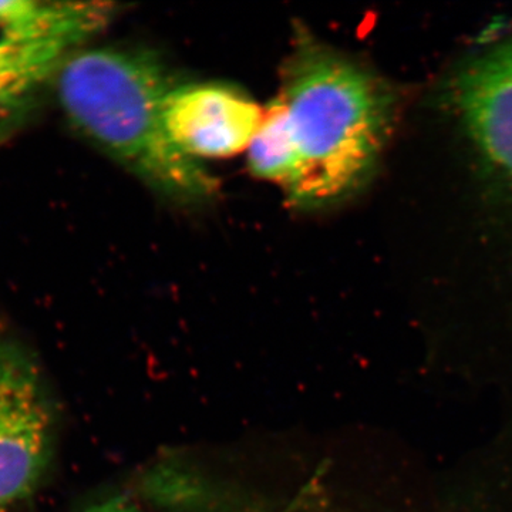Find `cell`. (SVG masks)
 I'll list each match as a JSON object with an SVG mask.
<instances>
[{"label": "cell", "instance_id": "1", "mask_svg": "<svg viewBox=\"0 0 512 512\" xmlns=\"http://www.w3.org/2000/svg\"><path fill=\"white\" fill-rule=\"evenodd\" d=\"M55 80L60 106L80 133L150 190L181 205H202L218 194L210 171L181 153L165 127V100L178 80L160 57L83 47Z\"/></svg>", "mask_w": 512, "mask_h": 512}, {"label": "cell", "instance_id": "2", "mask_svg": "<svg viewBox=\"0 0 512 512\" xmlns=\"http://www.w3.org/2000/svg\"><path fill=\"white\" fill-rule=\"evenodd\" d=\"M276 97L284 104L299 158L289 201L319 210L359 190L389 133L392 97L384 84L355 60L298 32Z\"/></svg>", "mask_w": 512, "mask_h": 512}, {"label": "cell", "instance_id": "3", "mask_svg": "<svg viewBox=\"0 0 512 512\" xmlns=\"http://www.w3.org/2000/svg\"><path fill=\"white\" fill-rule=\"evenodd\" d=\"M116 13L114 3L0 0V111L55 80Z\"/></svg>", "mask_w": 512, "mask_h": 512}, {"label": "cell", "instance_id": "4", "mask_svg": "<svg viewBox=\"0 0 512 512\" xmlns=\"http://www.w3.org/2000/svg\"><path fill=\"white\" fill-rule=\"evenodd\" d=\"M55 441V403L35 356L0 339V511L36 493Z\"/></svg>", "mask_w": 512, "mask_h": 512}, {"label": "cell", "instance_id": "5", "mask_svg": "<svg viewBox=\"0 0 512 512\" xmlns=\"http://www.w3.org/2000/svg\"><path fill=\"white\" fill-rule=\"evenodd\" d=\"M262 114L264 107L247 94L214 82H178L164 106L175 147L198 163L247 153Z\"/></svg>", "mask_w": 512, "mask_h": 512}, {"label": "cell", "instance_id": "6", "mask_svg": "<svg viewBox=\"0 0 512 512\" xmlns=\"http://www.w3.org/2000/svg\"><path fill=\"white\" fill-rule=\"evenodd\" d=\"M451 96L468 136L512 177V40L467 62L454 79Z\"/></svg>", "mask_w": 512, "mask_h": 512}, {"label": "cell", "instance_id": "7", "mask_svg": "<svg viewBox=\"0 0 512 512\" xmlns=\"http://www.w3.org/2000/svg\"><path fill=\"white\" fill-rule=\"evenodd\" d=\"M247 156L252 174L279 185L289 194L298 180L299 158L284 104L278 97L264 107Z\"/></svg>", "mask_w": 512, "mask_h": 512}, {"label": "cell", "instance_id": "8", "mask_svg": "<svg viewBox=\"0 0 512 512\" xmlns=\"http://www.w3.org/2000/svg\"><path fill=\"white\" fill-rule=\"evenodd\" d=\"M84 512H141L138 510L136 505L127 501L126 498H113V500L106 501V503H101L94 505V507L89 508V510Z\"/></svg>", "mask_w": 512, "mask_h": 512}]
</instances>
